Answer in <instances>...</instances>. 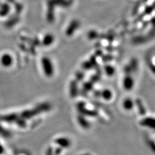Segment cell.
<instances>
[{
    "instance_id": "obj_1",
    "label": "cell",
    "mask_w": 155,
    "mask_h": 155,
    "mask_svg": "<svg viewBox=\"0 0 155 155\" xmlns=\"http://www.w3.org/2000/svg\"><path fill=\"white\" fill-rule=\"evenodd\" d=\"M133 79H132V78L130 77H127L125 78L124 86L127 90L132 89V87H133Z\"/></svg>"
},
{
    "instance_id": "obj_3",
    "label": "cell",
    "mask_w": 155,
    "mask_h": 155,
    "mask_svg": "<svg viewBox=\"0 0 155 155\" xmlns=\"http://www.w3.org/2000/svg\"><path fill=\"white\" fill-rule=\"evenodd\" d=\"M102 95H103V97L104 99L109 100L110 99L112 98V92L110 90H105L102 92Z\"/></svg>"
},
{
    "instance_id": "obj_2",
    "label": "cell",
    "mask_w": 155,
    "mask_h": 155,
    "mask_svg": "<svg viewBox=\"0 0 155 155\" xmlns=\"http://www.w3.org/2000/svg\"><path fill=\"white\" fill-rule=\"evenodd\" d=\"M133 102L130 99H127L124 102V107L127 110H130L133 108Z\"/></svg>"
}]
</instances>
